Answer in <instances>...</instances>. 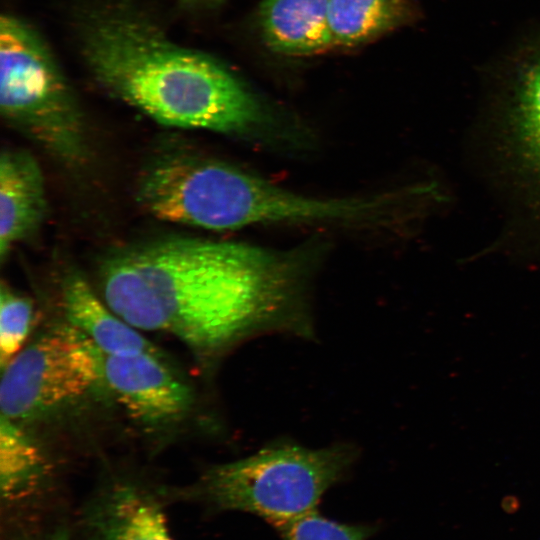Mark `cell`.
Returning <instances> with one entry per match:
<instances>
[{
  "label": "cell",
  "mask_w": 540,
  "mask_h": 540,
  "mask_svg": "<svg viewBox=\"0 0 540 540\" xmlns=\"http://www.w3.org/2000/svg\"><path fill=\"white\" fill-rule=\"evenodd\" d=\"M99 277L119 317L174 336L206 362L264 334L313 335L306 264L290 252L168 238L112 255Z\"/></svg>",
  "instance_id": "1"
},
{
  "label": "cell",
  "mask_w": 540,
  "mask_h": 540,
  "mask_svg": "<svg viewBox=\"0 0 540 540\" xmlns=\"http://www.w3.org/2000/svg\"><path fill=\"white\" fill-rule=\"evenodd\" d=\"M328 4L329 0H263L258 16L267 47L294 57L331 50Z\"/></svg>",
  "instance_id": "11"
},
{
  "label": "cell",
  "mask_w": 540,
  "mask_h": 540,
  "mask_svg": "<svg viewBox=\"0 0 540 540\" xmlns=\"http://www.w3.org/2000/svg\"><path fill=\"white\" fill-rule=\"evenodd\" d=\"M138 200L154 217L209 230H233L274 223L324 222L329 204L226 163L175 157L150 168Z\"/></svg>",
  "instance_id": "3"
},
{
  "label": "cell",
  "mask_w": 540,
  "mask_h": 540,
  "mask_svg": "<svg viewBox=\"0 0 540 540\" xmlns=\"http://www.w3.org/2000/svg\"><path fill=\"white\" fill-rule=\"evenodd\" d=\"M83 42L96 79L160 124L248 137L273 130L265 106L238 78L141 19L98 17Z\"/></svg>",
  "instance_id": "2"
},
{
  "label": "cell",
  "mask_w": 540,
  "mask_h": 540,
  "mask_svg": "<svg viewBox=\"0 0 540 540\" xmlns=\"http://www.w3.org/2000/svg\"><path fill=\"white\" fill-rule=\"evenodd\" d=\"M2 117L57 160L86 156L84 122L62 73L39 36L19 19L0 22Z\"/></svg>",
  "instance_id": "5"
},
{
  "label": "cell",
  "mask_w": 540,
  "mask_h": 540,
  "mask_svg": "<svg viewBox=\"0 0 540 540\" xmlns=\"http://www.w3.org/2000/svg\"><path fill=\"white\" fill-rule=\"evenodd\" d=\"M283 540H366L370 528L343 524L314 511L276 527Z\"/></svg>",
  "instance_id": "16"
},
{
  "label": "cell",
  "mask_w": 540,
  "mask_h": 540,
  "mask_svg": "<svg viewBox=\"0 0 540 540\" xmlns=\"http://www.w3.org/2000/svg\"><path fill=\"white\" fill-rule=\"evenodd\" d=\"M44 178L38 162L22 150L0 157V258L30 237L42 224L46 210Z\"/></svg>",
  "instance_id": "8"
},
{
  "label": "cell",
  "mask_w": 540,
  "mask_h": 540,
  "mask_svg": "<svg viewBox=\"0 0 540 540\" xmlns=\"http://www.w3.org/2000/svg\"><path fill=\"white\" fill-rule=\"evenodd\" d=\"M1 370V416L15 422L71 404L103 381L102 353L68 323L24 346Z\"/></svg>",
  "instance_id": "6"
},
{
  "label": "cell",
  "mask_w": 540,
  "mask_h": 540,
  "mask_svg": "<svg viewBox=\"0 0 540 540\" xmlns=\"http://www.w3.org/2000/svg\"><path fill=\"white\" fill-rule=\"evenodd\" d=\"M508 123L523 168L540 184V35L524 43L512 60Z\"/></svg>",
  "instance_id": "10"
},
{
  "label": "cell",
  "mask_w": 540,
  "mask_h": 540,
  "mask_svg": "<svg viewBox=\"0 0 540 540\" xmlns=\"http://www.w3.org/2000/svg\"><path fill=\"white\" fill-rule=\"evenodd\" d=\"M44 459L34 440L4 416L0 422V487L3 499L15 500L32 491L42 476Z\"/></svg>",
  "instance_id": "14"
},
{
  "label": "cell",
  "mask_w": 540,
  "mask_h": 540,
  "mask_svg": "<svg viewBox=\"0 0 540 540\" xmlns=\"http://www.w3.org/2000/svg\"><path fill=\"white\" fill-rule=\"evenodd\" d=\"M103 381L134 421L157 428L177 423L191 410L193 393L163 356L102 354Z\"/></svg>",
  "instance_id": "7"
},
{
  "label": "cell",
  "mask_w": 540,
  "mask_h": 540,
  "mask_svg": "<svg viewBox=\"0 0 540 540\" xmlns=\"http://www.w3.org/2000/svg\"><path fill=\"white\" fill-rule=\"evenodd\" d=\"M97 540H171L160 505L144 491L120 485L91 516Z\"/></svg>",
  "instance_id": "12"
},
{
  "label": "cell",
  "mask_w": 540,
  "mask_h": 540,
  "mask_svg": "<svg viewBox=\"0 0 540 540\" xmlns=\"http://www.w3.org/2000/svg\"><path fill=\"white\" fill-rule=\"evenodd\" d=\"M356 458V448L347 443L315 449L276 442L210 466L194 491L217 509L253 513L278 527L317 511L322 496Z\"/></svg>",
  "instance_id": "4"
},
{
  "label": "cell",
  "mask_w": 540,
  "mask_h": 540,
  "mask_svg": "<svg viewBox=\"0 0 540 540\" xmlns=\"http://www.w3.org/2000/svg\"><path fill=\"white\" fill-rule=\"evenodd\" d=\"M415 17L412 0H329L332 49L368 43L412 22Z\"/></svg>",
  "instance_id": "13"
},
{
  "label": "cell",
  "mask_w": 540,
  "mask_h": 540,
  "mask_svg": "<svg viewBox=\"0 0 540 540\" xmlns=\"http://www.w3.org/2000/svg\"><path fill=\"white\" fill-rule=\"evenodd\" d=\"M33 304L2 284L0 292V365L3 369L23 348L32 329Z\"/></svg>",
  "instance_id": "15"
},
{
  "label": "cell",
  "mask_w": 540,
  "mask_h": 540,
  "mask_svg": "<svg viewBox=\"0 0 540 540\" xmlns=\"http://www.w3.org/2000/svg\"><path fill=\"white\" fill-rule=\"evenodd\" d=\"M61 304L67 323L86 336L105 355L163 354L99 298L78 272L61 283Z\"/></svg>",
  "instance_id": "9"
},
{
  "label": "cell",
  "mask_w": 540,
  "mask_h": 540,
  "mask_svg": "<svg viewBox=\"0 0 540 540\" xmlns=\"http://www.w3.org/2000/svg\"><path fill=\"white\" fill-rule=\"evenodd\" d=\"M50 540H68V539L65 532H58Z\"/></svg>",
  "instance_id": "17"
}]
</instances>
